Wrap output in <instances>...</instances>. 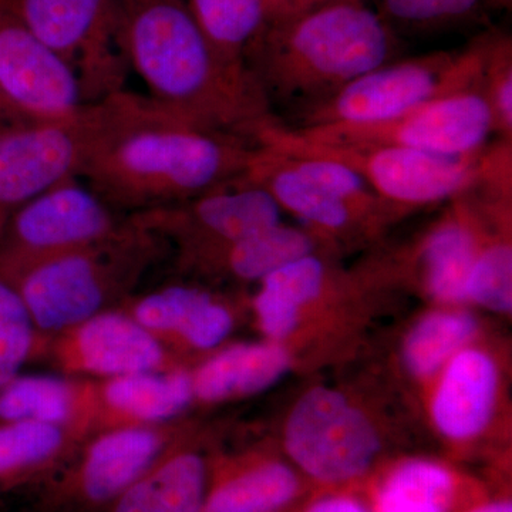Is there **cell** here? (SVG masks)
Wrapping results in <instances>:
<instances>
[{
  "label": "cell",
  "mask_w": 512,
  "mask_h": 512,
  "mask_svg": "<svg viewBox=\"0 0 512 512\" xmlns=\"http://www.w3.org/2000/svg\"><path fill=\"white\" fill-rule=\"evenodd\" d=\"M476 238V258L467 282V299L495 312H511L512 248L510 228L490 235L466 192L457 197Z\"/></svg>",
  "instance_id": "28"
},
{
  "label": "cell",
  "mask_w": 512,
  "mask_h": 512,
  "mask_svg": "<svg viewBox=\"0 0 512 512\" xmlns=\"http://www.w3.org/2000/svg\"><path fill=\"white\" fill-rule=\"evenodd\" d=\"M256 144L217 133L134 94L82 178L126 215L178 204L244 177Z\"/></svg>",
  "instance_id": "2"
},
{
  "label": "cell",
  "mask_w": 512,
  "mask_h": 512,
  "mask_svg": "<svg viewBox=\"0 0 512 512\" xmlns=\"http://www.w3.org/2000/svg\"><path fill=\"white\" fill-rule=\"evenodd\" d=\"M305 512H370L365 505L345 495L320 498L309 505Z\"/></svg>",
  "instance_id": "36"
},
{
  "label": "cell",
  "mask_w": 512,
  "mask_h": 512,
  "mask_svg": "<svg viewBox=\"0 0 512 512\" xmlns=\"http://www.w3.org/2000/svg\"><path fill=\"white\" fill-rule=\"evenodd\" d=\"M289 356L276 343L232 346L192 376L194 397L204 402L238 399L268 389L288 372Z\"/></svg>",
  "instance_id": "22"
},
{
  "label": "cell",
  "mask_w": 512,
  "mask_h": 512,
  "mask_svg": "<svg viewBox=\"0 0 512 512\" xmlns=\"http://www.w3.org/2000/svg\"><path fill=\"white\" fill-rule=\"evenodd\" d=\"M476 258V238L460 201L421 242L419 262L427 292L441 302L467 301V282Z\"/></svg>",
  "instance_id": "23"
},
{
  "label": "cell",
  "mask_w": 512,
  "mask_h": 512,
  "mask_svg": "<svg viewBox=\"0 0 512 512\" xmlns=\"http://www.w3.org/2000/svg\"><path fill=\"white\" fill-rule=\"evenodd\" d=\"M20 18L76 72L86 103L123 92L128 67L117 0H13Z\"/></svg>",
  "instance_id": "9"
},
{
  "label": "cell",
  "mask_w": 512,
  "mask_h": 512,
  "mask_svg": "<svg viewBox=\"0 0 512 512\" xmlns=\"http://www.w3.org/2000/svg\"><path fill=\"white\" fill-rule=\"evenodd\" d=\"M165 242L128 215L111 237L36 262L10 284L36 332H66L127 295L163 254Z\"/></svg>",
  "instance_id": "4"
},
{
  "label": "cell",
  "mask_w": 512,
  "mask_h": 512,
  "mask_svg": "<svg viewBox=\"0 0 512 512\" xmlns=\"http://www.w3.org/2000/svg\"><path fill=\"white\" fill-rule=\"evenodd\" d=\"M207 491V467L198 454L164 453L114 500L111 512H202Z\"/></svg>",
  "instance_id": "21"
},
{
  "label": "cell",
  "mask_w": 512,
  "mask_h": 512,
  "mask_svg": "<svg viewBox=\"0 0 512 512\" xmlns=\"http://www.w3.org/2000/svg\"><path fill=\"white\" fill-rule=\"evenodd\" d=\"M397 33L441 32L483 23L485 0H372Z\"/></svg>",
  "instance_id": "32"
},
{
  "label": "cell",
  "mask_w": 512,
  "mask_h": 512,
  "mask_svg": "<svg viewBox=\"0 0 512 512\" xmlns=\"http://www.w3.org/2000/svg\"><path fill=\"white\" fill-rule=\"evenodd\" d=\"M10 124L9 117L6 116L5 110H3L2 104H0V126H6Z\"/></svg>",
  "instance_id": "39"
},
{
  "label": "cell",
  "mask_w": 512,
  "mask_h": 512,
  "mask_svg": "<svg viewBox=\"0 0 512 512\" xmlns=\"http://www.w3.org/2000/svg\"><path fill=\"white\" fill-rule=\"evenodd\" d=\"M292 130L319 143L409 148L441 156L476 154L495 136L493 117L481 83L429 101L383 123Z\"/></svg>",
  "instance_id": "10"
},
{
  "label": "cell",
  "mask_w": 512,
  "mask_h": 512,
  "mask_svg": "<svg viewBox=\"0 0 512 512\" xmlns=\"http://www.w3.org/2000/svg\"><path fill=\"white\" fill-rule=\"evenodd\" d=\"M497 367L480 350H463L444 372L433 402L437 429L453 440H467L484 430L493 416Z\"/></svg>",
  "instance_id": "19"
},
{
  "label": "cell",
  "mask_w": 512,
  "mask_h": 512,
  "mask_svg": "<svg viewBox=\"0 0 512 512\" xmlns=\"http://www.w3.org/2000/svg\"><path fill=\"white\" fill-rule=\"evenodd\" d=\"M242 180L268 192L282 212L298 217L316 235L343 237L380 225L303 177L271 147L256 144Z\"/></svg>",
  "instance_id": "15"
},
{
  "label": "cell",
  "mask_w": 512,
  "mask_h": 512,
  "mask_svg": "<svg viewBox=\"0 0 512 512\" xmlns=\"http://www.w3.org/2000/svg\"><path fill=\"white\" fill-rule=\"evenodd\" d=\"M256 144L348 165L380 200L400 214L453 201L512 161V143L498 138L470 156H441L409 148L319 143L281 121L265 127Z\"/></svg>",
  "instance_id": "5"
},
{
  "label": "cell",
  "mask_w": 512,
  "mask_h": 512,
  "mask_svg": "<svg viewBox=\"0 0 512 512\" xmlns=\"http://www.w3.org/2000/svg\"><path fill=\"white\" fill-rule=\"evenodd\" d=\"M66 427L42 421H0V485H10L59 456Z\"/></svg>",
  "instance_id": "30"
},
{
  "label": "cell",
  "mask_w": 512,
  "mask_h": 512,
  "mask_svg": "<svg viewBox=\"0 0 512 512\" xmlns=\"http://www.w3.org/2000/svg\"><path fill=\"white\" fill-rule=\"evenodd\" d=\"M318 235L308 229L279 224L229 242L184 261L210 272H224L239 281L265 279L282 266L316 252Z\"/></svg>",
  "instance_id": "20"
},
{
  "label": "cell",
  "mask_w": 512,
  "mask_h": 512,
  "mask_svg": "<svg viewBox=\"0 0 512 512\" xmlns=\"http://www.w3.org/2000/svg\"><path fill=\"white\" fill-rule=\"evenodd\" d=\"M165 431L126 426L106 431L86 448L77 488L89 503H109L147 473L165 453Z\"/></svg>",
  "instance_id": "16"
},
{
  "label": "cell",
  "mask_w": 512,
  "mask_h": 512,
  "mask_svg": "<svg viewBox=\"0 0 512 512\" xmlns=\"http://www.w3.org/2000/svg\"><path fill=\"white\" fill-rule=\"evenodd\" d=\"M192 18L228 62L244 64L245 53L268 22L265 0H185Z\"/></svg>",
  "instance_id": "29"
},
{
  "label": "cell",
  "mask_w": 512,
  "mask_h": 512,
  "mask_svg": "<svg viewBox=\"0 0 512 512\" xmlns=\"http://www.w3.org/2000/svg\"><path fill=\"white\" fill-rule=\"evenodd\" d=\"M468 512H512V504L510 500H495L473 508V510Z\"/></svg>",
  "instance_id": "37"
},
{
  "label": "cell",
  "mask_w": 512,
  "mask_h": 512,
  "mask_svg": "<svg viewBox=\"0 0 512 512\" xmlns=\"http://www.w3.org/2000/svg\"><path fill=\"white\" fill-rule=\"evenodd\" d=\"M92 386L52 376H18L0 389V421L32 420L56 426L89 421Z\"/></svg>",
  "instance_id": "25"
},
{
  "label": "cell",
  "mask_w": 512,
  "mask_h": 512,
  "mask_svg": "<svg viewBox=\"0 0 512 512\" xmlns=\"http://www.w3.org/2000/svg\"><path fill=\"white\" fill-rule=\"evenodd\" d=\"M79 180L64 181L0 214V275L9 282L36 262L97 244L126 224L128 215Z\"/></svg>",
  "instance_id": "8"
},
{
  "label": "cell",
  "mask_w": 512,
  "mask_h": 512,
  "mask_svg": "<svg viewBox=\"0 0 512 512\" xmlns=\"http://www.w3.org/2000/svg\"><path fill=\"white\" fill-rule=\"evenodd\" d=\"M328 275L325 259L313 252L262 279L255 311L269 338L284 339L295 329L302 308L322 296Z\"/></svg>",
  "instance_id": "24"
},
{
  "label": "cell",
  "mask_w": 512,
  "mask_h": 512,
  "mask_svg": "<svg viewBox=\"0 0 512 512\" xmlns=\"http://www.w3.org/2000/svg\"><path fill=\"white\" fill-rule=\"evenodd\" d=\"M285 448L306 476L320 483L342 484L369 470L380 440L369 420L343 394L318 387L293 407Z\"/></svg>",
  "instance_id": "11"
},
{
  "label": "cell",
  "mask_w": 512,
  "mask_h": 512,
  "mask_svg": "<svg viewBox=\"0 0 512 512\" xmlns=\"http://www.w3.org/2000/svg\"><path fill=\"white\" fill-rule=\"evenodd\" d=\"M59 366L77 375L104 379L165 370V349L127 312L103 311L60 333Z\"/></svg>",
  "instance_id": "14"
},
{
  "label": "cell",
  "mask_w": 512,
  "mask_h": 512,
  "mask_svg": "<svg viewBox=\"0 0 512 512\" xmlns=\"http://www.w3.org/2000/svg\"><path fill=\"white\" fill-rule=\"evenodd\" d=\"M127 313L158 340L178 338L202 350L220 345L234 326L224 303L190 285L157 289L131 303Z\"/></svg>",
  "instance_id": "17"
},
{
  "label": "cell",
  "mask_w": 512,
  "mask_h": 512,
  "mask_svg": "<svg viewBox=\"0 0 512 512\" xmlns=\"http://www.w3.org/2000/svg\"><path fill=\"white\" fill-rule=\"evenodd\" d=\"M456 477L443 464L409 460L383 478L376 493V512H450Z\"/></svg>",
  "instance_id": "27"
},
{
  "label": "cell",
  "mask_w": 512,
  "mask_h": 512,
  "mask_svg": "<svg viewBox=\"0 0 512 512\" xmlns=\"http://www.w3.org/2000/svg\"><path fill=\"white\" fill-rule=\"evenodd\" d=\"M117 2L128 67L151 100L195 126L255 144L278 121L247 66L214 49L185 0Z\"/></svg>",
  "instance_id": "1"
},
{
  "label": "cell",
  "mask_w": 512,
  "mask_h": 512,
  "mask_svg": "<svg viewBox=\"0 0 512 512\" xmlns=\"http://www.w3.org/2000/svg\"><path fill=\"white\" fill-rule=\"evenodd\" d=\"M476 332V320L463 312H434L417 323L404 345V360L416 376H430Z\"/></svg>",
  "instance_id": "31"
},
{
  "label": "cell",
  "mask_w": 512,
  "mask_h": 512,
  "mask_svg": "<svg viewBox=\"0 0 512 512\" xmlns=\"http://www.w3.org/2000/svg\"><path fill=\"white\" fill-rule=\"evenodd\" d=\"M481 89L493 117L495 138L512 143V39L508 33L490 30Z\"/></svg>",
  "instance_id": "34"
},
{
  "label": "cell",
  "mask_w": 512,
  "mask_h": 512,
  "mask_svg": "<svg viewBox=\"0 0 512 512\" xmlns=\"http://www.w3.org/2000/svg\"><path fill=\"white\" fill-rule=\"evenodd\" d=\"M402 49V37L372 0H330L266 22L244 62L272 113L281 107L296 119L363 74L399 59Z\"/></svg>",
  "instance_id": "3"
},
{
  "label": "cell",
  "mask_w": 512,
  "mask_h": 512,
  "mask_svg": "<svg viewBox=\"0 0 512 512\" xmlns=\"http://www.w3.org/2000/svg\"><path fill=\"white\" fill-rule=\"evenodd\" d=\"M134 93L87 103L59 119L0 126V214L80 178L111 131L126 116Z\"/></svg>",
  "instance_id": "6"
},
{
  "label": "cell",
  "mask_w": 512,
  "mask_h": 512,
  "mask_svg": "<svg viewBox=\"0 0 512 512\" xmlns=\"http://www.w3.org/2000/svg\"><path fill=\"white\" fill-rule=\"evenodd\" d=\"M298 476L285 464H258L207 491L202 512H276L299 494Z\"/></svg>",
  "instance_id": "26"
},
{
  "label": "cell",
  "mask_w": 512,
  "mask_h": 512,
  "mask_svg": "<svg viewBox=\"0 0 512 512\" xmlns=\"http://www.w3.org/2000/svg\"><path fill=\"white\" fill-rule=\"evenodd\" d=\"M141 225L180 248L181 262L282 222L262 188L238 180L191 200L133 214Z\"/></svg>",
  "instance_id": "13"
},
{
  "label": "cell",
  "mask_w": 512,
  "mask_h": 512,
  "mask_svg": "<svg viewBox=\"0 0 512 512\" xmlns=\"http://www.w3.org/2000/svg\"><path fill=\"white\" fill-rule=\"evenodd\" d=\"M485 3L491 9H511L512 0H485Z\"/></svg>",
  "instance_id": "38"
},
{
  "label": "cell",
  "mask_w": 512,
  "mask_h": 512,
  "mask_svg": "<svg viewBox=\"0 0 512 512\" xmlns=\"http://www.w3.org/2000/svg\"><path fill=\"white\" fill-rule=\"evenodd\" d=\"M35 345L32 319L15 286L0 275V389L19 376Z\"/></svg>",
  "instance_id": "33"
},
{
  "label": "cell",
  "mask_w": 512,
  "mask_h": 512,
  "mask_svg": "<svg viewBox=\"0 0 512 512\" xmlns=\"http://www.w3.org/2000/svg\"><path fill=\"white\" fill-rule=\"evenodd\" d=\"M0 104L10 123L59 119L84 106L79 77L0 0Z\"/></svg>",
  "instance_id": "12"
},
{
  "label": "cell",
  "mask_w": 512,
  "mask_h": 512,
  "mask_svg": "<svg viewBox=\"0 0 512 512\" xmlns=\"http://www.w3.org/2000/svg\"><path fill=\"white\" fill-rule=\"evenodd\" d=\"M192 399V376L183 370L113 377L100 387L92 386L89 421H114L113 429L150 426L174 419Z\"/></svg>",
  "instance_id": "18"
},
{
  "label": "cell",
  "mask_w": 512,
  "mask_h": 512,
  "mask_svg": "<svg viewBox=\"0 0 512 512\" xmlns=\"http://www.w3.org/2000/svg\"><path fill=\"white\" fill-rule=\"evenodd\" d=\"M490 30L463 49L399 57L363 74L328 100L296 117L291 128L383 123L447 94L481 83Z\"/></svg>",
  "instance_id": "7"
},
{
  "label": "cell",
  "mask_w": 512,
  "mask_h": 512,
  "mask_svg": "<svg viewBox=\"0 0 512 512\" xmlns=\"http://www.w3.org/2000/svg\"><path fill=\"white\" fill-rule=\"evenodd\" d=\"M330 0H265L269 20L289 18L305 10L316 8Z\"/></svg>",
  "instance_id": "35"
}]
</instances>
